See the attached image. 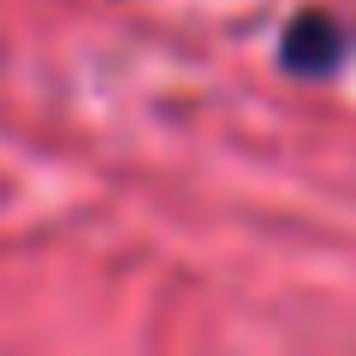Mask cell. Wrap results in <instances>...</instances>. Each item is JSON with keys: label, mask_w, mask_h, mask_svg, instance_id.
Segmentation results:
<instances>
[{"label": "cell", "mask_w": 356, "mask_h": 356, "mask_svg": "<svg viewBox=\"0 0 356 356\" xmlns=\"http://www.w3.org/2000/svg\"><path fill=\"white\" fill-rule=\"evenodd\" d=\"M344 54H350V36H344L339 18H327V13L285 18V30H280V65L291 77H327V72L344 65Z\"/></svg>", "instance_id": "6da1fadb"}]
</instances>
